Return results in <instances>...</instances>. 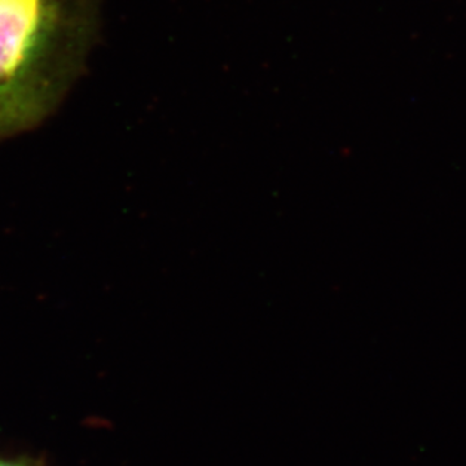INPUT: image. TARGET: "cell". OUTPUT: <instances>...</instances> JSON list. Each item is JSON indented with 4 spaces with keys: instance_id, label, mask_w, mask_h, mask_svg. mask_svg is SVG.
Listing matches in <instances>:
<instances>
[{
    "instance_id": "1",
    "label": "cell",
    "mask_w": 466,
    "mask_h": 466,
    "mask_svg": "<svg viewBox=\"0 0 466 466\" xmlns=\"http://www.w3.org/2000/svg\"><path fill=\"white\" fill-rule=\"evenodd\" d=\"M99 0H0V139L30 130L84 75Z\"/></svg>"
},
{
    "instance_id": "2",
    "label": "cell",
    "mask_w": 466,
    "mask_h": 466,
    "mask_svg": "<svg viewBox=\"0 0 466 466\" xmlns=\"http://www.w3.org/2000/svg\"><path fill=\"white\" fill-rule=\"evenodd\" d=\"M0 466H46L42 460L30 458V456L0 455Z\"/></svg>"
}]
</instances>
